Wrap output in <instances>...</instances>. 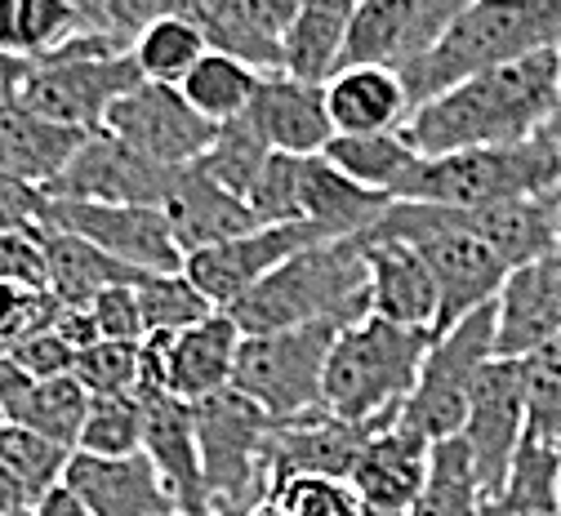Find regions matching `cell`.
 Wrapping results in <instances>:
<instances>
[{
  "label": "cell",
  "instance_id": "6da1fadb",
  "mask_svg": "<svg viewBox=\"0 0 561 516\" xmlns=\"http://www.w3.org/2000/svg\"><path fill=\"white\" fill-rule=\"evenodd\" d=\"M561 85V49L535 54L495 71H481L437 99L419 103L405 121V138L419 157H450L468 147H513L548 129Z\"/></svg>",
  "mask_w": 561,
  "mask_h": 516
},
{
  "label": "cell",
  "instance_id": "7a4b0ae2",
  "mask_svg": "<svg viewBox=\"0 0 561 516\" xmlns=\"http://www.w3.org/2000/svg\"><path fill=\"white\" fill-rule=\"evenodd\" d=\"M228 317L245 339L299 325H357L370 317V267L362 237H330L299 250L250 294H241Z\"/></svg>",
  "mask_w": 561,
  "mask_h": 516
},
{
  "label": "cell",
  "instance_id": "3957f363",
  "mask_svg": "<svg viewBox=\"0 0 561 516\" xmlns=\"http://www.w3.org/2000/svg\"><path fill=\"white\" fill-rule=\"evenodd\" d=\"M557 49L561 0H472L424 54H414L397 71L410 90V103L419 107L468 77Z\"/></svg>",
  "mask_w": 561,
  "mask_h": 516
},
{
  "label": "cell",
  "instance_id": "277c9868",
  "mask_svg": "<svg viewBox=\"0 0 561 516\" xmlns=\"http://www.w3.org/2000/svg\"><path fill=\"white\" fill-rule=\"evenodd\" d=\"M433 339L437 334L428 330H405L383 317L343 325L325 360V410L366 427L397 418L419 383Z\"/></svg>",
  "mask_w": 561,
  "mask_h": 516
},
{
  "label": "cell",
  "instance_id": "5b68a950",
  "mask_svg": "<svg viewBox=\"0 0 561 516\" xmlns=\"http://www.w3.org/2000/svg\"><path fill=\"white\" fill-rule=\"evenodd\" d=\"M366 237L405 241L410 250L424 254V263L437 276V289H442V325H437V334L455 330L477 308L495 303L508 272H513L495 250H490V241L468 223V214L463 209H446V205L392 200L388 214Z\"/></svg>",
  "mask_w": 561,
  "mask_h": 516
},
{
  "label": "cell",
  "instance_id": "8992f818",
  "mask_svg": "<svg viewBox=\"0 0 561 516\" xmlns=\"http://www.w3.org/2000/svg\"><path fill=\"white\" fill-rule=\"evenodd\" d=\"M144 85L129 41L116 32H81L72 45H62L54 58L36 62L19 90L23 107L36 116L81 129V134H103L107 112Z\"/></svg>",
  "mask_w": 561,
  "mask_h": 516
},
{
  "label": "cell",
  "instance_id": "52a82bcc",
  "mask_svg": "<svg viewBox=\"0 0 561 516\" xmlns=\"http://www.w3.org/2000/svg\"><path fill=\"white\" fill-rule=\"evenodd\" d=\"M561 179V152L539 134L513 147H468L450 157H419L401 200L446 209H495L513 200H539Z\"/></svg>",
  "mask_w": 561,
  "mask_h": 516
},
{
  "label": "cell",
  "instance_id": "ba28073f",
  "mask_svg": "<svg viewBox=\"0 0 561 516\" xmlns=\"http://www.w3.org/2000/svg\"><path fill=\"white\" fill-rule=\"evenodd\" d=\"M192 423H196L201 477L209 503H215V516H241L245 507L272 494L267 446L276 423L250 397L224 388L192 405Z\"/></svg>",
  "mask_w": 561,
  "mask_h": 516
},
{
  "label": "cell",
  "instance_id": "9c48e42d",
  "mask_svg": "<svg viewBox=\"0 0 561 516\" xmlns=\"http://www.w3.org/2000/svg\"><path fill=\"white\" fill-rule=\"evenodd\" d=\"M334 325H299L276 334L241 339L232 388L250 397L272 423H295L325 410V360L334 347Z\"/></svg>",
  "mask_w": 561,
  "mask_h": 516
},
{
  "label": "cell",
  "instance_id": "30bf717a",
  "mask_svg": "<svg viewBox=\"0 0 561 516\" xmlns=\"http://www.w3.org/2000/svg\"><path fill=\"white\" fill-rule=\"evenodd\" d=\"M490 360H495V303L477 308L455 330L433 339L419 383L401 405V418L424 432L433 446L459 436L468 423V405L481 383V370Z\"/></svg>",
  "mask_w": 561,
  "mask_h": 516
},
{
  "label": "cell",
  "instance_id": "8fae6325",
  "mask_svg": "<svg viewBox=\"0 0 561 516\" xmlns=\"http://www.w3.org/2000/svg\"><path fill=\"white\" fill-rule=\"evenodd\" d=\"M45 228H62L134 272H183V250L170 232V218L152 205H99L45 196Z\"/></svg>",
  "mask_w": 561,
  "mask_h": 516
},
{
  "label": "cell",
  "instance_id": "7c38bea8",
  "mask_svg": "<svg viewBox=\"0 0 561 516\" xmlns=\"http://www.w3.org/2000/svg\"><path fill=\"white\" fill-rule=\"evenodd\" d=\"M103 134H112L116 142L134 147L138 157H148L157 165H170V170H183L192 161H201L215 142L219 125H209L187 99L179 85H157V81H144L138 90H129L112 112H107V125Z\"/></svg>",
  "mask_w": 561,
  "mask_h": 516
},
{
  "label": "cell",
  "instance_id": "4fadbf2b",
  "mask_svg": "<svg viewBox=\"0 0 561 516\" xmlns=\"http://www.w3.org/2000/svg\"><path fill=\"white\" fill-rule=\"evenodd\" d=\"M241 339L245 334L228 312L205 317L201 325L183 334H148L144 339V383H157L170 397L196 405L205 397L232 388Z\"/></svg>",
  "mask_w": 561,
  "mask_h": 516
},
{
  "label": "cell",
  "instance_id": "5bb4252c",
  "mask_svg": "<svg viewBox=\"0 0 561 516\" xmlns=\"http://www.w3.org/2000/svg\"><path fill=\"white\" fill-rule=\"evenodd\" d=\"M530 423H526V365L495 356L481 370V383L472 392L468 405V423H463V446L472 455L477 481H481V498L495 494L522 450Z\"/></svg>",
  "mask_w": 561,
  "mask_h": 516
},
{
  "label": "cell",
  "instance_id": "9a60e30c",
  "mask_svg": "<svg viewBox=\"0 0 561 516\" xmlns=\"http://www.w3.org/2000/svg\"><path fill=\"white\" fill-rule=\"evenodd\" d=\"M330 241L321 228L312 223H263L228 245L215 250H196L183 259V272L192 276V285L205 294L219 312H228L241 294H250L267 272H276L286 259H295L299 250Z\"/></svg>",
  "mask_w": 561,
  "mask_h": 516
},
{
  "label": "cell",
  "instance_id": "2e32d148",
  "mask_svg": "<svg viewBox=\"0 0 561 516\" xmlns=\"http://www.w3.org/2000/svg\"><path fill=\"white\" fill-rule=\"evenodd\" d=\"M179 170L157 165L148 157H138L134 147L116 142L112 134H90L85 147L72 157V165L62 170V179L45 196L62 200H99V205H152L161 209Z\"/></svg>",
  "mask_w": 561,
  "mask_h": 516
},
{
  "label": "cell",
  "instance_id": "e0dca14e",
  "mask_svg": "<svg viewBox=\"0 0 561 516\" xmlns=\"http://www.w3.org/2000/svg\"><path fill=\"white\" fill-rule=\"evenodd\" d=\"M433 463V440L410 427L401 414L379 423L353 468V490L362 494L370 516H405L424 494Z\"/></svg>",
  "mask_w": 561,
  "mask_h": 516
},
{
  "label": "cell",
  "instance_id": "ac0fdd59",
  "mask_svg": "<svg viewBox=\"0 0 561 516\" xmlns=\"http://www.w3.org/2000/svg\"><path fill=\"white\" fill-rule=\"evenodd\" d=\"M241 121L267 142V152H290V157H321L325 142L334 138L325 85L299 81L286 67L263 71Z\"/></svg>",
  "mask_w": 561,
  "mask_h": 516
},
{
  "label": "cell",
  "instance_id": "d6986e66",
  "mask_svg": "<svg viewBox=\"0 0 561 516\" xmlns=\"http://www.w3.org/2000/svg\"><path fill=\"white\" fill-rule=\"evenodd\" d=\"M375 427L366 423H347L334 418L330 410H317L295 423H276L272 427V446H267V477L272 490L286 485L295 477H334V481H353V468L366 450Z\"/></svg>",
  "mask_w": 561,
  "mask_h": 516
},
{
  "label": "cell",
  "instance_id": "ffe728a7",
  "mask_svg": "<svg viewBox=\"0 0 561 516\" xmlns=\"http://www.w3.org/2000/svg\"><path fill=\"white\" fill-rule=\"evenodd\" d=\"M138 401H144V455L152 459V468L170 485L179 512L183 516H215V503H209L205 477H201V450H196L192 405L179 401V397H170L157 383L138 388Z\"/></svg>",
  "mask_w": 561,
  "mask_h": 516
},
{
  "label": "cell",
  "instance_id": "44dd1931",
  "mask_svg": "<svg viewBox=\"0 0 561 516\" xmlns=\"http://www.w3.org/2000/svg\"><path fill=\"white\" fill-rule=\"evenodd\" d=\"M561 334V250L508 272L495 299V356L522 360Z\"/></svg>",
  "mask_w": 561,
  "mask_h": 516
},
{
  "label": "cell",
  "instance_id": "7402d4cb",
  "mask_svg": "<svg viewBox=\"0 0 561 516\" xmlns=\"http://www.w3.org/2000/svg\"><path fill=\"white\" fill-rule=\"evenodd\" d=\"M366 267H370V317H383L405 330H428L442 325V289L424 254L410 250L405 241L366 237Z\"/></svg>",
  "mask_w": 561,
  "mask_h": 516
},
{
  "label": "cell",
  "instance_id": "603a6c76",
  "mask_svg": "<svg viewBox=\"0 0 561 516\" xmlns=\"http://www.w3.org/2000/svg\"><path fill=\"white\" fill-rule=\"evenodd\" d=\"M62 485L72 490L94 516H170L179 512L170 485L152 468L148 455L125 459H99V455H72Z\"/></svg>",
  "mask_w": 561,
  "mask_h": 516
},
{
  "label": "cell",
  "instance_id": "cb8c5ba5",
  "mask_svg": "<svg viewBox=\"0 0 561 516\" xmlns=\"http://www.w3.org/2000/svg\"><path fill=\"white\" fill-rule=\"evenodd\" d=\"M161 214L170 218V232H174L183 259L196 254V250L228 245V241L263 228L259 214L250 209V200L232 196L228 187H219L215 179L201 174L196 165H183L179 170V179H174Z\"/></svg>",
  "mask_w": 561,
  "mask_h": 516
},
{
  "label": "cell",
  "instance_id": "d4e9b609",
  "mask_svg": "<svg viewBox=\"0 0 561 516\" xmlns=\"http://www.w3.org/2000/svg\"><path fill=\"white\" fill-rule=\"evenodd\" d=\"M85 138L90 134L54 125L36 116L32 107H23V99H14L0 107V174L49 192L62 179V170L72 165V157L85 147Z\"/></svg>",
  "mask_w": 561,
  "mask_h": 516
},
{
  "label": "cell",
  "instance_id": "484cf974",
  "mask_svg": "<svg viewBox=\"0 0 561 516\" xmlns=\"http://www.w3.org/2000/svg\"><path fill=\"white\" fill-rule=\"evenodd\" d=\"M334 134H397L414 103L397 67H339L325 81Z\"/></svg>",
  "mask_w": 561,
  "mask_h": 516
},
{
  "label": "cell",
  "instance_id": "4316f807",
  "mask_svg": "<svg viewBox=\"0 0 561 516\" xmlns=\"http://www.w3.org/2000/svg\"><path fill=\"white\" fill-rule=\"evenodd\" d=\"M299 205H304V223L321 228L325 237H362L388 214L392 196L353 183L325 157H304L299 161Z\"/></svg>",
  "mask_w": 561,
  "mask_h": 516
},
{
  "label": "cell",
  "instance_id": "83f0119b",
  "mask_svg": "<svg viewBox=\"0 0 561 516\" xmlns=\"http://www.w3.org/2000/svg\"><path fill=\"white\" fill-rule=\"evenodd\" d=\"M357 5L362 0H304L295 23L280 36V49H286V62L280 67L299 81L325 85L339 71L343 41H347V27H353Z\"/></svg>",
  "mask_w": 561,
  "mask_h": 516
},
{
  "label": "cell",
  "instance_id": "f1b7e54d",
  "mask_svg": "<svg viewBox=\"0 0 561 516\" xmlns=\"http://www.w3.org/2000/svg\"><path fill=\"white\" fill-rule=\"evenodd\" d=\"M45 250H49V294L62 308H85L90 299H99L103 289L134 285L138 276H144V272L116 263L99 245H90V241H81L72 232H62V228H45Z\"/></svg>",
  "mask_w": 561,
  "mask_h": 516
},
{
  "label": "cell",
  "instance_id": "f546056e",
  "mask_svg": "<svg viewBox=\"0 0 561 516\" xmlns=\"http://www.w3.org/2000/svg\"><path fill=\"white\" fill-rule=\"evenodd\" d=\"M419 0H362L339 67H401L414 58Z\"/></svg>",
  "mask_w": 561,
  "mask_h": 516
},
{
  "label": "cell",
  "instance_id": "4dcf8cb0",
  "mask_svg": "<svg viewBox=\"0 0 561 516\" xmlns=\"http://www.w3.org/2000/svg\"><path fill=\"white\" fill-rule=\"evenodd\" d=\"M334 170H343L353 183L370 187V192H383L392 200H401L414 165H419V152L410 147V138L397 129V134H334L321 152Z\"/></svg>",
  "mask_w": 561,
  "mask_h": 516
},
{
  "label": "cell",
  "instance_id": "1f68e13d",
  "mask_svg": "<svg viewBox=\"0 0 561 516\" xmlns=\"http://www.w3.org/2000/svg\"><path fill=\"white\" fill-rule=\"evenodd\" d=\"M481 516H561V450L526 436L504 485L481 498Z\"/></svg>",
  "mask_w": 561,
  "mask_h": 516
},
{
  "label": "cell",
  "instance_id": "d6a6232c",
  "mask_svg": "<svg viewBox=\"0 0 561 516\" xmlns=\"http://www.w3.org/2000/svg\"><path fill=\"white\" fill-rule=\"evenodd\" d=\"M179 14H187L201 27L205 45L215 54H232L259 71H276L286 62L280 36L267 32L245 5H237V0H179Z\"/></svg>",
  "mask_w": 561,
  "mask_h": 516
},
{
  "label": "cell",
  "instance_id": "836d02e7",
  "mask_svg": "<svg viewBox=\"0 0 561 516\" xmlns=\"http://www.w3.org/2000/svg\"><path fill=\"white\" fill-rule=\"evenodd\" d=\"M90 401H94V397L77 383V375L41 379V383H32V388L5 410V423L32 427V432H41L45 440H54V446L77 450V446H81V432H85Z\"/></svg>",
  "mask_w": 561,
  "mask_h": 516
},
{
  "label": "cell",
  "instance_id": "e575fe53",
  "mask_svg": "<svg viewBox=\"0 0 561 516\" xmlns=\"http://www.w3.org/2000/svg\"><path fill=\"white\" fill-rule=\"evenodd\" d=\"M259 77L263 71L232 58V54H215V49H205L201 62L183 77V99L209 121V125H232L245 116L254 90H259Z\"/></svg>",
  "mask_w": 561,
  "mask_h": 516
},
{
  "label": "cell",
  "instance_id": "d590c367",
  "mask_svg": "<svg viewBox=\"0 0 561 516\" xmlns=\"http://www.w3.org/2000/svg\"><path fill=\"white\" fill-rule=\"evenodd\" d=\"M205 49L209 45H205L201 27L179 10L148 23L129 41V54H134L138 71H144V81H157V85H183V77L201 62Z\"/></svg>",
  "mask_w": 561,
  "mask_h": 516
},
{
  "label": "cell",
  "instance_id": "8d00e7d4",
  "mask_svg": "<svg viewBox=\"0 0 561 516\" xmlns=\"http://www.w3.org/2000/svg\"><path fill=\"white\" fill-rule=\"evenodd\" d=\"M405 516H481V481H477L463 436H450L433 446L424 494L414 498Z\"/></svg>",
  "mask_w": 561,
  "mask_h": 516
},
{
  "label": "cell",
  "instance_id": "74e56055",
  "mask_svg": "<svg viewBox=\"0 0 561 516\" xmlns=\"http://www.w3.org/2000/svg\"><path fill=\"white\" fill-rule=\"evenodd\" d=\"M134 294H138V312H144L148 334H183L219 312L192 285L187 272H148V276H138Z\"/></svg>",
  "mask_w": 561,
  "mask_h": 516
},
{
  "label": "cell",
  "instance_id": "f35d334b",
  "mask_svg": "<svg viewBox=\"0 0 561 516\" xmlns=\"http://www.w3.org/2000/svg\"><path fill=\"white\" fill-rule=\"evenodd\" d=\"M267 142L245 125V121H232V125H219L215 142H209V152L201 161H192L201 174H209L219 187H228L232 196L250 200L263 165H267Z\"/></svg>",
  "mask_w": 561,
  "mask_h": 516
},
{
  "label": "cell",
  "instance_id": "ab89813d",
  "mask_svg": "<svg viewBox=\"0 0 561 516\" xmlns=\"http://www.w3.org/2000/svg\"><path fill=\"white\" fill-rule=\"evenodd\" d=\"M72 455H77V450L54 446V440H45V436L32 432V427H19V423L0 427V463H5V468L19 477V485L27 490L32 507H36V498H45L54 485H62Z\"/></svg>",
  "mask_w": 561,
  "mask_h": 516
},
{
  "label": "cell",
  "instance_id": "60d3db41",
  "mask_svg": "<svg viewBox=\"0 0 561 516\" xmlns=\"http://www.w3.org/2000/svg\"><path fill=\"white\" fill-rule=\"evenodd\" d=\"M77 450L99 455V459L144 455V401H138V392L134 397H94Z\"/></svg>",
  "mask_w": 561,
  "mask_h": 516
},
{
  "label": "cell",
  "instance_id": "b9f144b4",
  "mask_svg": "<svg viewBox=\"0 0 561 516\" xmlns=\"http://www.w3.org/2000/svg\"><path fill=\"white\" fill-rule=\"evenodd\" d=\"M526 365V423L535 440L561 450V334L539 352L522 356Z\"/></svg>",
  "mask_w": 561,
  "mask_h": 516
},
{
  "label": "cell",
  "instance_id": "7bdbcfd3",
  "mask_svg": "<svg viewBox=\"0 0 561 516\" xmlns=\"http://www.w3.org/2000/svg\"><path fill=\"white\" fill-rule=\"evenodd\" d=\"M72 375L90 397H134L144 388V343H94Z\"/></svg>",
  "mask_w": 561,
  "mask_h": 516
},
{
  "label": "cell",
  "instance_id": "ee69618b",
  "mask_svg": "<svg viewBox=\"0 0 561 516\" xmlns=\"http://www.w3.org/2000/svg\"><path fill=\"white\" fill-rule=\"evenodd\" d=\"M299 161L290 152H272L254 192L250 209L259 214V223H304V205H299Z\"/></svg>",
  "mask_w": 561,
  "mask_h": 516
},
{
  "label": "cell",
  "instance_id": "f6af8a7d",
  "mask_svg": "<svg viewBox=\"0 0 561 516\" xmlns=\"http://www.w3.org/2000/svg\"><path fill=\"white\" fill-rule=\"evenodd\" d=\"M62 303L49 289H27V285H0V352L19 347L23 339L49 330L58 321Z\"/></svg>",
  "mask_w": 561,
  "mask_h": 516
},
{
  "label": "cell",
  "instance_id": "bcb514c9",
  "mask_svg": "<svg viewBox=\"0 0 561 516\" xmlns=\"http://www.w3.org/2000/svg\"><path fill=\"white\" fill-rule=\"evenodd\" d=\"M276 494L290 507V516H370L353 481H334V477H295L276 485Z\"/></svg>",
  "mask_w": 561,
  "mask_h": 516
},
{
  "label": "cell",
  "instance_id": "7dc6e473",
  "mask_svg": "<svg viewBox=\"0 0 561 516\" xmlns=\"http://www.w3.org/2000/svg\"><path fill=\"white\" fill-rule=\"evenodd\" d=\"M0 285L49 289L45 228H14V232H0Z\"/></svg>",
  "mask_w": 561,
  "mask_h": 516
},
{
  "label": "cell",
  "instance_id": "c3c4849f",
  "mask_svg": "<svg viewBox=\"0 0 561 516\" xmlns=\"http://www.w3.org/2000/svg\"><path fill=\"white\" fill-rule=\"evenodd\" d=\"M138 285V280H134ZM134 285H112L103 289L99 299H90V317L103 334V343H144L148 330H144V312H138V294Z\"/></svg>",
  "mask_w": 561,
  "mask_h": 516
},
{
  "label": "cell",
  "instance_id": "681fc988",
  "mask_svg": "<svg viewBox=\"0 0 561 516\" xmlns=\"http://www.w3.org/2000/svg\"><path fill=\"white\" fill-rule=\"evenodd\" d=\"M10 356L19 360V370H23L32 383H41V379H62V375H72L81 352H77L72 343H67V339L49 325V330H41V334L23 339L19 347H10Z\"/></svg>",
  "mask_w": 561,
  "mask_h": 516
},
{
  "label": "cell",
  "instance_id": "f907efd6",
  "mask_svg": "<svg viewBox=\"0 0 561 516\" xmlns=\"http://www.w3.org/2000/svg\"><path fill=\"white\" fill-rule=\"evenodd\" d=\"M41 214H45V192L41 187H27L10 174H0V232L41 228Z\"/></svg>",
  "mask_w": 561,
  "mask_h": 516
},
{
  "label": "cell",
  "instance_id": "816d5d0a",
  "mask_svg": "<svg viewBox=\"0 0 561 516\" xmlns=\"http://www.w3.org/2000/svg\"><path fill=\"white\" fill-rule=\"evenodd\" d=\"M99 10L107 14L112 32H121L125 41H134L148 23L174 14V10H179V0H99Z\"/></svg>",
  "mask_w": 561,
  "mask_h": 516
},
{
  "label": "cell",
  "instance_id": "f5cc1de1",
  "mask_svg": "<svg viewBox=\"0 0 561 516\" xmlns=\"http://www.w3.org/2000/svg\"><path fill=\"white\" fill-rule=\"evenodd\" d=\"M472 0H419V36H414V54H424Z\"/></svg>",
  "mask_w": 561,
  "mask_h": 516
},
{
  "label": "cell",
  "instance_id": "db71d44e",
  "mask_svg": "<svg viewBox=\"0 0 561 516\" xmlns=\"http://www.w3.org/2000/svg\"><path fill=\"white\" fill-rule=\"evenodd\" d=\"M54 330H58L67 343H72L77 352H85V347L103 343V334H99V325H94L90 308H62V312H58V321H54Z\"/></svg>",
  "mask_w": 561,
  "mask_h": 516
},
{
  "label": "cell",
  "instance_id": "11a10c76",
  "mask_svg": "<svg viewBox=\"0 0 561 516\" xmlns=\"http://www.w3.org/2000/svg\"><path fill=\"white\" fill-rule=\"evenodd\" d=\"M36 516H94L67 485H54L45 498H36Z\"/></svg>",
  "mask_w": 561,
  "mask_h": 516
},
{
  "label": "cell",
  "instance_id": "9f6ffc18",
  "mask_svg": "<svg viewBox=\"0 0 561 516\" xmlns=\"http://www.w3.org/2000/svg\"><path fill=\"white\" fill-rule=\"evenodd\" d=\"M27 388H32V379L19 370V360L10 352H0V410H10Z\"/></svg>",
  "mask_w": 561,
  "mask_h": 516
},
{
  "label": "cell",
  "instance_id": "6f0895ef",
  "mask_svg": "<svg viewBox=\"0 0 561 516\" xmlns=\"http://www.w3.org/2000/svg\"><path fill=\"white\" fill-rule=\"evenodd\" d=\"M27 71H32V62H23V58H14V54L0 49V107L19 99V90H23V81H27Z\"/></svg>",
  "mask_w": 561,
  "mask_h": 516
},
{
  "label": "cell",
  "instance_id": "680465c9",
  "mask_svg": "<svg viewBox=\"0 0 561 516\" xmlns=\"http://www.w3.org/2000/svg\"><path fill=\"white\" fill-rule=\"evenodd\" d=\"M23 507H32V498H27V490L19 485V477L0 463V516H14V512H23Z\"/></svg>",
  "mask_w": 561,
  "mask_h": 516
},
{
  "label": "cell",
  "instance_id": "91938a15",
  "mask_svg": "<svg viewBox=\"0 0 561 516\" xmlns=\"http://www.w3.org/2000/svg\"><path fill=\"white\" fill-rule=\"evenodd\" d=\"M543 209H548V223H552V237H557V250H561V179L548 187Z\"/></svg>",
  "mask_w": 561,
  "mask_h": 516
},
{
  "label": "cell",
  "instance_id": "94428289",
  "mask_svg": "<svg viewBox=\"0 0 561 516\" xmlns=\"http://www.w3.org/2000/svg\"><path fill=\"white\" fill-rule=\"evenodd\" d=\"M241 516H290V507H286V503H280V494L272 490L267 498H259V503H254V507H245Z\"/></svg>",
  "mask_w": 561,
  "mask_h": 516
},
{
  "label": "cell",
  "instance_id": "6125c7cd",
  "mask_svg": "<svg viewBox=\"0 0 561 516\" xmlns=\"http://www.w3.org/2000/svg\"><path fill=\"white\" fill-rule=\"evenodd\" d=\"M543 138L561 152V85H557V112H552V121H548V129H543Z\"/></svg>",
  "mask_w": 561,
  "mask_h": 516
},
{
  "label": "cell",
  "instance_id": "be15d7a7",
  "mask_svg": "<svg viewBox=\"0 0 561 516\" xmlns=\"http://www.w3.org/2000/svg\"><path fill=\"white\" fill-rule=\"evenodd\" d=\"M14 516H36V507H23V512H14Z\"/></svg>",
  "mask_w": 561,
  "mask_h": 516
},
{
  "label": "cell",
  "instance_id": "e7e4bbea",
  "mask_svg": "<svg viewBox=\"0 0 561 516\" xmlns=\"http://www.w3.org/2000/svg\"><path fill=\"white\" fill-rule=\"evenodd\" d=\"M170 516H183V512H170Z\"/></svg>",
  "mask_w": 561,
  "mask_h": 516
}]
</instances>
